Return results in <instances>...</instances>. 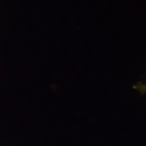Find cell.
<instances>
[{
  "instance_id": "obj_1",
  "label": "cell",
  "mask_w": 146,
  "mask_h": 146,
  "mask_svg": "<svg viewBox=\"0 0 146 146\" xmlns=\"http://www.w3.org/2000/svg\"><path fill=\"white\" fill-rule=\"evenodd\" d=\"M133 88L136 89V90H137L138 91H139V92L142 94L146 93V84L139 83L137 84H136V85H135L134 86H133Z\"/></svg>"
}]
</instances>
